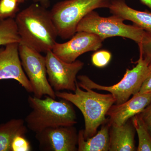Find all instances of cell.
<instances>
[{"label":"cell","instance_id":"cell-1","mask_svg":"<svg viewBox=\"0 0 151 151\" xmlns=\"http://www.w3.org/2000/svg\"><path fill=\"white\" fill-rule=\"evenodd\" d=\"M20 43L41 53L52 50L57 38V31L50 11L34 3L16 16Z\"/></svg>","mask_w":151,"mask_h":151},{"label":"cell","instance_id":"cell-2","mask_svg":"<svg viewBox=\"0 0 151 151\" xmlns=\"http://www.w3.org/2000/svg\"><path fill=\"white\" fill-rule=\"evenodd\" d=\"M55 99L47 95L44 99L29 96L28 103L32 110L24 120L28 129L36 134L47 128L77 124L72 103L64 99Z\"/></svg>","mask_w":151,"mask_h":151},{"label":"cell","instance_id":"cell-3","mask_svg":"<svg viewBox=\"0 0 151 151\" xmlns=\"http://www.w3.org/2000/svg\"><path fill=\"white\" fill-rule=\"evenodd\" d=\"M74 92H55L56 97L69 101L81 111L85 124L84 138L91 137L96 134L100 125L107 121V112L116 100L111 94H100L87 87H80L77 81Z\"/></svg>","mask_w":151,"mask_h":151},{"label":"cell","instance_id":"cell-4","mask_svg":"<svg viewBox=\"0 0 151 151\" xmlns=\"http://www.w3.org/2000/svg\"><path fill=\"white\" fill-rule=\"evenodd\" d=\"M111 0H65L56 3L50 11L58 36L70 38L78 24L87 14L99 8H108Z\"/></svg>","mask_w":151,"mask_h":151},{"label":"cell","instance_id":"cell-5","mask_svg":"<svg viewBox=\"0 0 151 151\" xmlns=\"http://www.w3.org/2000/svg\"><path fill=\"white\" fill-rule=\"evenodd\" d=\"M124 20L117 16L102 17L94 11L87 14L78 24L77 32L92 33L105 40L113 37L129 39L138 44L142 39L145 32L136 25H127Z\"/></svg>","mask_w":151,"mask_h":151},{"label":"cell","instance_id":"cell-6","mask_svg":"<svg viewBox=\"0 0 151 151\" xmlns=\"http://www.w3.org/2000/svg\"><path fill=\"white\" fill-rule=\"evenodd\" d=\"M137 65L132 69H127L121 81L111 86H103L95 83L86 75L77 76L80 87L107 91L114 97L116 104H121L129 100L131 96L139 92L143 82L148 74L150 66L140 53Z\"/></svg>","mask_w":151,"mask_h":151},{"label":"cell","instance_id":"cell-7","mask_svg":"<svg viewBox=\"0 0 151 151\" xmlns=\"http://www.w3.org/2000/svg\"><path fill=\"white\" fill-rule=\"evenodd\" d=\"M19 51L22 66L32 86L34 96L42 98L47 95L56 99L55 91L47 76L45 56L21 44H19Z\"/></svg>","mask_w":151,"mask_h":151},{"label":"cell","instance_id":"cell-8","mask_svg":"<svg viewBox=\"0 0 151 151\" xmlns=\"http://www.w3.org/2000/svg\"><path fill=\"white\" fill-rule=\"evenodd\" d=\"M45 54L47 79L53 90L55 92L63 90L74 92L77 75L84 67V63L77 60L71 63L65 62L52 50Z\"/></svg>","mask_w":151,"mask_h":151},{"label":"cell","instance_id":"cell-9","mask_svg":"<svg viewBox=\"0 0 151 151\" xmlns=\"http://www.w3.org/2000/svg\"><path fill=\"white\" fill-rule=\"evenodd\" d=\"M104 40L92 33L77 32L67 42H55L52 51L60 59L71 63L84 53L97 51L102 47Z\"/></svg>","mask_w":151,"mask_h":151},{"label":"cell","instance_id":"cell-10","mask_svg":"<svg viewBox=\"0 0 151 151\" xmlns=\"http://www.w3.org/2000/svg\"><path fill=\"white\" fill-rule=\"evenodd\" d=\"M78 133L73 126L49 128L36 133L40 150L77 151Z\"/></svg>","mask_w":151,"mask_h":151},{"label":"cell","instance_id":"cell-11","mask_svg":"<svg viewBox=\"0 0 151 151\" xmlns=\"http://www.w3.org/2000/svg\"><path fill=\"white\" fill-rule=\"evenodd\" d=\"M19 44L9 43L5 48H0V80L14 79L27 92L33 93L32 86L22 66Z\"/></svg>","mask_w":151,"mask_h":151},{"label":"cell","instance_id":"cell-12","mask_svg":"<svg viewBox=\"0 0 151 151\" xmlns=\"http://www.w3.org/2000/svg\"><path fill=\"white\" fill-rule=\"evenodd\" d=\"M151 103V92H138L125 103L113 104L107 113L109 123L111 125H123L133 116L140 113Z\"/></svg>","mask_w":151,"mask_h":151},{"label":"cell","instance_id":"cell-13","mask_svg":"<svg viewBox=\"0 0 151 151\" xmlns=\"http://www.w3.org/2000/svg\"><path fill=\"white\" fill-rule=\"evenodd\" d=\"M108 9L113 15L125 20L132 22L134 24L151 33V12L140 11L130 7L125 0H111Z\"/></svg>","mask_w":151,"mask_h":151},{"label":"cell","instance_id":"cell-14","mask_svg":"<svg viewBox=\"0 0 151 151\" xmlns=\"http://www.w3.org/2000/svg\"><path fill=\"white\" fill-rule=\"evenodd\" d=\"M135 129L129 122L120 126L112 125L110 127V151L137 150L134 140Z\"/></svg>","mask_w":151,"mask_h":151},{"label":"cell","instance_id":"cell-15","mask_svg":"<svg viewBox=\"0 0 151 151\" xmlns=\"http://www.w3.org/2000/svg\"><path fill=\"white\" fill-rule=\"evenodd\" d=\"M102 125L101 129L96 134L86 139L84 138L83 130L78 132L77 151H109L111 124L108 119Z\"/></svg>","mask_w":151,"mask_h":151},{"label":"cell","instance_id":"cell-16","mask_svg":"<svg viewBox=\"0 0 151 151\" xmlns=\"http://www.w3.org/2000/svg\"><path fill=\"white\" fill-rule=\"evenodd\" d=\"M27 127L22 119H12L0 124V151H12V143L19 135H25Z\"/></svg>","mask_w":151,"mask_h":151},{"label":"cell","instance_id":"cell-17","mask_svg":"<svg viewBox=\"0 0 151 151\" xmlns=\"http://www.w3.org/2000/svg\"><path fill=\"white\" fill-rule=\"evenodd\" d=\"M15 20L9 18L0 21V46L12 43H20Z\"/></svg>","mask_w":151,"mask_h":151},{"label":"cell","instance_id":"cell-18","mask_svg":"<svg viewBox=\"0 0 151 151\" xmlns=\"http://www.w3.org/2000/svg\"><path fill=\"white\" fill-rule=\"evenodd\" d=\"M132 122L139 139L137 150L151 151V136L139 113L132 117Z\"/></svg>","mask_w":151,"mask_h":151},{"label":"cell","instance_id":"cell-19","mask_svg":"<svg viewBox=\"0 0 151 151\" xmlns=\"http://www.w3.org/2000/svg\"><path fill=\"white\" fill-rule=\"evenodd\" d=\"M19 4L15 0H0V21L16 17Z\"/></svg>","mask_w":151,"mask_h":151},{"label":"cell","instance_id":"cell-20","mask_svg":"<svg viewBox=\"0 0 151 151\" xmlns=\"http://www.w3.org/2000/svg\"><path fill=\"white\" fill-rule=\"evenodd\" d=\"M138 44L140 53L149 65H151V33L145 32L141 42Z\"/></svg>","mask_w":151,"mask_h":151},{"label":"cell","instance_id":"cell-21","mask_svg":"<svg viewBox=\"0 0 151 151\" xmlns=\"http://www.w3.org/2000/svg\"><path fill=\"white\" fill-rule=\"evenodd\" d=\"M112 55L110 52L106 50L97 51L92 54V62L94 66L99 68L105 67L111 59Z\"/></svg>","mask_w":151,"mask_h":151},{"label":"cell","instance_id":"cell-22","mask_svg":"<svg viewBox=\"0 0 151 151\" xmlns=\"http://www.w3.org/2000/svg\"><path fill=\"white\" fill-rule=\"evenodd\" d=\"M12 151H29L31 146L25 138V135H19L14 139L12 145Z\"/></svg>","mask_w":151,"mask_h":151},{"label":"cell","instance_id":"cell-23","mask_svg":"<svg viewBox=\"0 0 151 151\" xmlns=\"http://www.w3.org/2000/svg\"><path fill=\"white\" fill-rule=\"evenodd\" d=\"M139 114L151 136V103Z\"/></svg>","mask_w":151,"mask_h":151},{"label":"cell","instance_id":"cell-24","mask_svg":"<svg viewBox=\"0 0 151 151\" xmlns=\"http://www.w3.org/2000/svg\"><path fill=\"white\" fill-rule=\"evenodd\" d=\"M150 66V71L148 74L143 82L139 93L140 94L151 92V65Z\"/></svg>","mask_w":151,"mask_h":151},{"label":"cell","instance_id":"cell-25","mask_svg":"<svg viewBox=\"0 0 151 151\" xmlns=\"http://www.w3.org/2000/svg\"><path fill=\"white\" fill-rule=\"evenodd\" d=\"M34 2L39 3L41 5L47 8L49 6L50 0H32Z\"/></svg>","mask_w":151,"mask_h":151},{"label":"cell","instance_id":"cell-26","mask_svg":"<svg viewBox=\"0 0 151 151\" xmlns=\"http://www.w3.org/2000/svg\"><path fill=\"white\" fill-rule=\"evenodd\" d=\"M140 1L142 4L147 6L151 10V0H140Z\"/></svg>","mask_w":151,"mask_h":151},{"label":"cell","instance_id":"cell-27","mask_svg":"<svg viewBox=\"0 0 151 151\" xmlns=\"http://www.w3.org/2000/svg\"><path fill=\"white\" fill-rule=\"evenodd\" d=\"M15 1H16L19 4H20V3L24 2V1H28V0H15Z\"/></svg>","mask_w":151,"mask_h":151}]
</instances>
